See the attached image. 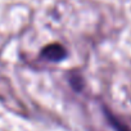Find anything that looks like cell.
<instances>
[{"label":"cell","instance_id":"1","mask_svg":"<svg viewBox=\"0 0 131 131\" xmlns=\"http://www.w3.org/2000/svg\"><path fill=\"white\" fill-rule=\"evenodd\" d=\"M41 57L45 58L46 60H50V62H60L67 57V50H66V48L63 45L54 42V44L46 45L42 49Z\"/></svg>","mask_w":131,"mask_h":131},{"label":"cell","instance_id":"2","mask_svg":"<svg viewBox=\"0 0 131 131\" xmlns=\"http://www.w3.org/2000/svg\"><path fill=\"white\" fill-rule=\"evenodd\" d=\"M105 116H107V118H108V121L111 122V125L114 127V130L116 131H128V128L122 123V122H119L111 112H108L107 109H105Z\"/></svg>","mask_w":131,"mask_h":131}]
</instances>
